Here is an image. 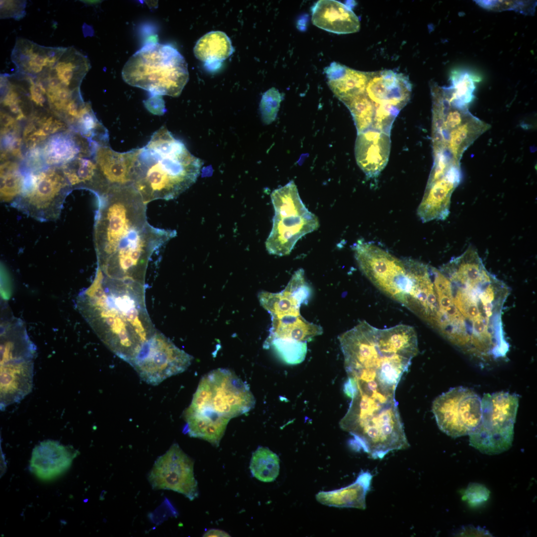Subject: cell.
<instances>
[{
    "mask_svg": "<svg viewBox=\"0 0 537 537\" xmlns=\"http://www.w3.org/2000/svg\"><path fill=\"white\" fill-rule=\"evenodd\" d=\"M78 453L72 446L56 441L45 440L33 448L30 468L39 478L50 480L67 470Z\"/></svg>",
    "mask_w": 537,
    "mask_h": 537,
    "instance_id": "44dd1931",
    "label": "cell"
},
{
    "mask_svg": "<svg viewBox=\"0 0 537 537\" xmlns=\"http://www.w3.org/2000/svg\"><path fill=\"white\" fill-rule=\"evenodd\" d=\"M351 398L339 426L353 437L351 443L355 449L381 459L391 451L410 447L395 391L358 381Z\"/></svg>",
    "mask_w": 537,
    "mask_h": 537,
    "instance_id": "5b68a950",
    "label": "cell"
},
{
    "mask_svg": "<svg viewBox=\"0 0 537 537\" xmlns=\"http://www.w3.org/2000/svg\"><path fill=\"white\" fill-rule=\"evenodd\" d=\"M279 458L268 448L259 447L252 453L250 469L253 477L264 482L275 480L279 472Z\"/></svg>",
    "mask_w": 537,
    "mask_h": 537,
    "instance_id": "e575fe53",
    "label": "cell"
},
{
    "mask_svg": "<svg viewBox=\"0 0 537 537\" xmlns=\"http://www.w3.org/2000/svg\"><path fill=\"white\" fill-rule=\"evenodd\" d=\"M77 119L84 135L87 137H93L103 130L89 103H85L80 111Z\"/></svg>",
    "mask_w": 537,
    "mask_h": 537,
    "instance_id": "7bdbcfd3",
    "label": "cell"
},
{
    "mask_svg": "<svg viewBox=\"0 0 537 537\" xmlns=\"http://www.w3.org/2000/svg\"><path fill=\"white\" fill-rule=\"evenodd\" d=\"M372 475L369 471H361L356 481L342 488L320 491L316 495L320 503L338 508H366L365 497L370 489Z\"/></svg>",
    "mask_w": 537,
    "mask_h": 537,
    "instance_id": "484cf974",
    "label": "cell"
},
{
    "mask_svg": "<svg viewBox=\"0 0 537 537\" xmlns=\"http://www.w3.org/2000/svg\"><path fill=\"white\" fill-rule=\"evenodd\" d=\"M464 499L468 500L472 505H477L486 501L489 496V491L484 485L472 483L469 484L465 491Z\"/></svg>",
    "mask_w": 537,
    "mask_h": 537,
    "instance_id": "f6af8a7d",
    "label": "cell"
},
{
    "mask_svg": "<svg viewBox=\"0 0 537 537\" xmlns=\"http://www.w3.org/2000/svg\"><path fill=\"white\" fill-rule=\"evenodd\" d=\"M18 126L15 125L4 129H0L2 141L1 159H5L7 154L17 158L21 157V145L22 139L18 133Z\"/></svg>",
    "mask_w": 537,
    "mask_h": 537,
    "instance_id": "b9f144b4",
    "label": "cell"
},
{
    "mask_svg": "<svg viewBox=\"0 0 537 537\" xmlns=\"http://www.w3.org/2000/svg\"><path fill=\"white\" fill-rule=\"evenodd\" d=\"M66 48L46 47L18 38L11 54L16 74L34 80L53 66Z\"/></svg>",
    "mask_w": 537,
    "mask_h": 537,
    "instance_id": "ffe728a7",
    "label": "cell"
},
{
    "mask_svg": "<svg viewBox=\"0 0 537 537\" xmlns=\"http://www.w3.org/2000/svg\"><path fill=\"white\" fill-rule=\"evenodd\" d=\"M432 412L439 429L447 435H469L481 420V399L470 389L454 387L434 400Z\"/></svg>",
    "mask_w": 537,
    "mask_h": 537,
    "instance_id": "9a60e30c",
    "label": "cell"
},
{
    "mask_svg": "<svg viewBox=\"0 0 537 537\" xmlns=\"http://www.w3.org/2000/svg\"><path fill=\"white\" fill-rule=\"evenodd\" d=\"M411 91L408 78L390 70L371 72L365 89V93L375 107H382L397 114L409 101Z\"/></svg>",
    "mask_w": 537,
    "mask_h": 537,
    "instance_id": "ac0fdd59",
    "label": "cell"
},
{
    "mask_svg": "<svg viewBox=\"0 0 537 537\" xmlns=\"http://www.w3.org/2000/svg\"><path fill=\"white\" fill-rule=\"evenodd\" d=\"M193 359L191 355L157 331L143 344L130 365L142 380L157 385L186 370Z\"/></svg>",
    "mask_w": 537,
    "mask_h": 537,
    "instance_id": "5bb4252c",
    "label": "cell"
},
{
    "mask_svg": "<svg viewBox=\"0 0 537 537\" xmlns=\"http://www.w3.org/2000/svg\"><path fill=\"white\" fill-rule=\"evenodd\" d=\"M353 250L366 278L387 296L404 305L411 280L403 260L363 240L354 244Z\"/></svg>",
    "mask_w": 537,
    "mask_h": 537,
    "instance_id": "4fadbf2b",
    "label": "cell"
},
{
    "mask_svg": "<svg viewBox=\"0 0 537 537\" xmlns=\"http://www.w3.org/2000/svg\"><path fill=\"white\" fill-rule=\"evenodd\" d=\"M509 294L469 246L440 268L431 267L417 294V315L464 354L496 360L509 349L502 320Z\"/></svg>",
    "mask_w": 537,
    "mask_h": 537,
    "instance_id": "6da1fadb",
    "label": "cell"
},
{
    "mask_svg": "<svg viewBox=\"0 0 537 537\" xmlns=\"http://www.w3.org/2000/svg\"><path fill=\"white\" fill-rule=\"evenodd\" d=\"M390 135L370 129L358 134L355 147L357 163L367 178L377 177L387 164Z\"/></svg>",
    "mask_w": 537,
    "mask_h": 537,
    "instance_id": "7402d4cb",
    "label": "cell"
},
{
    "mask_svg": "<svg viewBox=\"0 0 537 537\" xmlns=\"http://www.w3.org/2000/svg\"><path fill=\"white\" fill-rule=\"evenodd\" d=\"M90 68L88 58L73 47H70L66 48L56 63L49 68L41 76L56 78L63 87L75 90L79 89V87Z\"/></svg>",
    "mask_w": 537,
    "mask_h": 537,
    "instance_id": "83f0119b",
    "label": "cell"
},
{
    "mask_svg": "<svg viewBox=\"0 0 537 537\" xmlns=\"http://www.w3.org/2000/svg\"><path fill=\"white\" fill-rule=\"evenodd\" d=\"M270 197L274 215L266 249L272 255H288L300 238L318 228L319 220L304 204L293 180L274 190Z\"/></svg>",
    "mask_w": 537,
    "mask_h": 537,
    "instance_id": "9c48e42d",
    "label": "cell"
},
{
    "mask_svg": "<svg viewBox=\"0 0 537 537\" xmlns=\"http://www.w3.org/2000/svg\"><path fill=\"white\" fill-rule=\"evenodd\" d=\"M268 349L272 347L278 357L286 363L297 364L302 362L307 353V342L284 339H275L264 344Z\"/></svg>",
    "mask_w": 537,
    "mask_h": 537,
    "instance_id": "74e56055",
    "label": "cell"
},
{
    "mask_svg": "<svg viewBox=\"0 0 537 537\" xmlns=\"http://www.w3.org/2000/svg\"><path fill=\"white\" fill-rule=\"evenodd\" d=\"M25 178L16 163L7 161L0 166V199L11 204L20 195Z\"/></svg>",
    "mask_w": 537,
    "mask_h": 537,
    "instance_id": "d590c367",
    "label": "cell"
},
{
    "mask_svg": "<svg viewBox=\"0 0 537 537\" xmlns=\"http://www.w3.org/2000/svg\"><path fill=\"white\" fill-rule=\"evenodd\" d=\"M122 77L128 85L153 96L180 95L189 79L187 64L170 45L147 43L124 66Z\"/></svg>",
    "mask_w": 537,
    "mask_h": 537,
    "instance_id": "52a82bcc",
    "label": "cell"
},
{
    "mask_svg": "<svg viewBox=\"0 0 537 537\" xmlns=\"http://www.w3.org/2000/svg\"><path fill=\"white\" fill-rule=\"evenodd\" d=\"M43 156L48 164H65L75 159L78 155L88 156L89 145L81 139L77 140L70 133H59L52 136L43 149Z\"/></svg>",
    "mask_w": 537,
    "mask_h": 537,
    "instance_id": "f546056e",
    "label": "cell"
},
{
    "mask_svg": "<svg viewBox=\"0 0 537 537\" xmlns=\"http://www.w3.org/2000/svg\"><path fill=\"white\" fill-rule=\"evenodd\" d=\"M25 1L0 0V18L19 20L25 15Z\"/></svg>",
    "mask_w": 537,
    "mask_h": 537,
    "instance_id": "ee69618b",
    "label": "cell"
},
{
    "mask_svg": "<svg viewBox=\"0 0 537 537\" xmlns=\"http://www.w3.org/2000/svg\"><path fill=\"white\" fill-rule=\"evenodd\" d=\"M138 149L133 185L146 204L177 197L196 181L203 164L165 126Z\"/></svg>",
    "mask_w": 537,
    "mask_h": 537,
    "instance_id": "8992f818",
    "label": "cell"
},
{
    "mask_svg": "<svg viewBox=\"0 0 537 537\" xmlns=\"http://www.w3.org/2000/svg\"><path fill=\"white\" fill-rule=\"evenodd\" d=\"M203 537H230L226 532L218 529H211L203 534Z\"/></svg>",
    "mask_w": 537,
    "mask_h": 537,
    "instance_id": "bcb514c9",
    "label": "cell"
},
{
    "mask_svg": "<svg viewBox=\"0 0 537 537\" xmlns=\"http://www.w3.org/2000/svg\"><path fill=\"white\" fill-rule=\"evenodd\" d=\"M451 84L445 89L450 96L466 105L474 98L475 86L471 75L466 71L455 72L450 77Z\"/></svg>",
    "mask_w": 537,
    "mask_h": 537,
    "instance_id": "f35d334b",
    "label": "cell"
},
{
    "mask_svg": "<svg viewBox=\"0 0 537 537\" xmlns=\"http://www.w3.org/2000/svg\"><path fill=\"white\" fill-rule=\"evenodd\" d=\"M71 186L88 189L96 196L103 191V186L95 162L78 157L64 164L61 169Z\"/></svg>",
    "mask_w": 537,
    "mask_h": 537,
    "instance_id": "1f68e13d",
    "label": "cell"
},
{
    "mask_svg": "<svg viewBox=\"0 0 537 537\" xmlns=\"http://www.w3.org/2000/svg\"><path fill=\"white\" fill-rule=\"evenodd\" d=\"M258 298L261 305L271 317L298 316L300 315V306L304 303L295 293L286 287L278 293L261 291Z\"/></svg>",
    "mask_w": 537,
    "mask_h": 537,
    "instance_id": "d6a6232c",
    "label": "cell"
},
{
    "mask_svg": "<svg viewBox=\"0 0 537 537\" xmlns=\"http://www.w3.org/2000/svg\"><path fill=\"white\" fill-rule=\"evenodd\" d=\"M271 319L270 333L264 344L275 339L307 342L323 333V329L320 326L307 321L300 315L271 317Z\"/></svg>",
    "mask_w": 537,
    "mask_h": 537,
    "instance_id": "f1b7e54d",
    "label": "cell"
},
{
    "mask_svg": "<svg viewBox=\"0 0 537 537\" xmlns=\"http://www.w3.org/2000/svg\"><path fill=\"white\" fill-rule=\"evenodd\" d=\"M519 398L506 392L484 395L479 423L469 435L470 445L486 454L509 449L513 441Z\"/></svg>",
    "mask_w": 537,
    "mask_h": 537,
    "instance_id": "8fae6325",
    "label": "cell"
},
{
    "mask_svg": "<svg viewBox=\"0 0 537 537\" xmlns=\"http://www.w3.org/2000/svg\"><path fill=\"white\" fill-rule=\"evenodd\" d=\"M65 127L63 122L53 116L34 117L23 132L25 145L28 149L32 150L49 136Z\"/></svg>",
    "mask_w": 537,
    "mask_h": 537,
    "instance_id": "836d02e7",
    "label": "cell"
},
{
    "mask_svg": "<svg viewBox=\"0 0 537 537\" xmlns=\"http://www.w3.org/2000/svg\"><path fill=\"white\" fill-rule=\"evenodd\" d=\"M338 338L348 377L386 389L396 390L418 352L416 332L405 324L379 329L362 321Z\"/></svg>",
    "mask_w": 537,
    "mask_h": 537,
    "instance_id": "277c9868",
    "label": "cell"
},
{
    "mask_svg": "<svg viewBox=\"0 0 537 537\" xmlns=\"http://www.w3.org/2000/svg\"><path fill=\"white\" fill-rule=\"evenodd\" d=\"M96 198L93 236L97 267L106 278L146 285L154 252L177 232L148 222L147 204L133 185L109 189Z\"/></svg>",
    "mask_w": 537,
    "mask_h": 537,
    "instance_id": "7a4b0ae2",
    "label": "cell"
},
{
    "mask_svg": "<svg viewBox=\"0 0 537 537\" xmlns=\"http://www.w3.org/2000/svg\"><path fill=\"white\" fill-rule=\"evenodd\" d=\"M193 467L192 459L174 444L155 461L148 479L154 489L172 490L193 500L198 496Z\"/></svg>",
    "mask_w": 537,
    "mask_h": 537,
    "instance_id": "2e32d148",
    "label": "cell"
},
{
    "mask_svg": "<svg viewBox=\"0 0 537 537\" xmlns=\"http://www.w3.org/2000/svg\"><path fill=\"white\" fill-rule=\"evenodd\" d=\"M460 179V165H452L439 174H430L417 209V215L423 222L444 220L448 217L452 193Z\"/></svg>",
    "mask_w": 537,
    "mask_h": 537,
    "instance_id": "e0dca14e",
    "label": "cell"
},
{
    "mask_svg": "<svg viewBox=\"0 0 537 537\" xmlns=\"http://www.w3.org/2000/svg\"><path fill=\"white\" fill-rule=\"evenodd\" d=\"M139 149L120 153L105 145L95 151V162L104 193L108 189L133 185Z\"/></svg>",
    "mask_w": 537,
    "mask_h": 537,
    "instance_id": "d6986e66",
    "label": "cell"
},
{
    "mask_svg": "<svg viewBox=\"0 0 537 537\" xmlns=\"http://www.w3.org/2000/svg\"><path fill=\"white\" fill-rule=\"evenodd\" d=\"M324 71L329 87L342 102L365 93L371 74L354 70L335 62L325 68Z\"/></svg>",
    "mask_w": 537,
    "mask_h": 537,
    "instance_id": "d4e9b609",
    "label": "cell"
},
{
    "mask_svg": "<svg viewBox=\"0 0 537 537\" xmlns=\"http://www.w3.org/2000/svg\"><path fill=\"white\" fill-rule=\"evenodd\" d=\"M0 339V406L19 402L32 391L34 344L22 323L14 320L5 326Z\"/></svg>",
    "mask_w": 537,
    "mask_h": 537,
    "instance_id": "ba28073f",
    "label": "cell"
},
{
    "mask_svg": "<svg viewBox=\"0 0 537 537\" xmlns=\"http://www.w3.org/2000/svg\"><path fill=\"white\" fill-rule=\"evenodd\" d=\"M483 8L494 11L514 10L526 15L534 14L537 1L535 0H475Z\"/></svg>",
    "mask_w": 537,
    "mask_h": 537,
    "instance_id": "ab89813d",
    "label": "cell"
},
{
    "mask_svg": "<svg viewBox=\"0 0 537 537\" xmlns=\"http://www.w3.org/2000/svg\"><path fill=\"white\" fill-rule=\"evenodd\" d=\"M229 37L223 32L211 31L201 37L194 47L197 59L209 68L216 69L234 52Z\"/></svg>",
    "mask_w": 537,
    "mask_h": 537,
    "instance_id": "4dcf8cb0",
    "label": "cell"
},
{
    "mask_svg": "<svg viewBox=\"0 0 537 537\" xmlns=\"http://www.w3.org/2000/svg\"><path fill=\"white\" fill-rule=\"evenodd\" d=\"M311 11L313 24L327 31L344 34L357 32L360 29L358 17L349 6L340 1L318 0Z\"/></svg>",
    "mask_w": 537,
    "mask_h": 537,
    "instance_id": "603a6c76",
    "label": "cell"
},
{
    "mask_svg": "<svg viewBox=\"0 0 537 537\" xmlns=\"http://www.w3.org/2000/svg\"><path fill=\"white\" fill-rule=\"evenodd\" d=\"M490 127V125L471 114L460 125L433 142V153H442L454 163L460 164L464 151Z\"/></svg>",
    "mask_w": 537,
    "mask_h": 537,
    "instance_id": "cb8c5ba5",
    "label": "cell"
},
{
    "mask_svg": "<svg viewBox=\"0 0 537 537\" xmlns=\"http://www.w3.org/2000/svg\"><path fill=\"white\" fill-rule=\"evenodd\" d=\"M343 102L353 116L358 134L371 129L375 107L365 92Z\"/></svg>",
    "mask_w": 537,
    "mask_h": 537,
    "instance_id": "8d00e7d4",
    "label": "cell"
},
{
    "mask_svg": "<svg viewBox=\"0 0 537 537\" xmlns=\"http://www.w3.org/2000/svg\"><path fill=\"white\" fill-rule=\"evenodd\" d=\"M62 170L49 168L25 178L20 195L11 204L25 215L44 222L59 218L72 189Z\"/></svg>",
    "mask_w": 537,
    "mask_h": 537,
    "instance_id": "7c38bea8",
    "label": "cell"
},
{
    "mask_svg": "<svg viewBox=\"0 0 537 537\" xmlns=\"http://www.w3.org/2000/svg\"><path fill=\"white\" fill-rule=\"evenodd\" d=\"M146 285L105 278L97 268L78 306L102 342L129 364L156 331L146 309Z\"/></svg>",
    "mask_w": 537,
    "mask_h": 537,
    "instance_id": "3957f363",
    "label": "cell"
},
{
    "mask_svg": "<svg viewBox=\"0 0 537 537\" xmlns=\"http://www.w3.org/2000/svg\"><path fill=\"white\" fill-rule=\"evenodd\" d=\"M255 402L247 383L232 371L220 368L202 377L188 408L230 420L251 410Z\"/></svg>",
    "mask_w": 537,
    "mask_h": 537,
    "instance_id": "30bf717a",
    "label": "cell"
},
{
    "mask_svg": "<svg viewBox=\"0 0 537 537\" xmlns=\"http://www.w3.org/2000/svg\"><path fill=\"white\" fill-rule=\"evenodd\" d=\"M283 97V95L274 88L264 93L260 108L263 121L265 124H269L275 119Z\"/></svg>",
    "mask_w": 537,
    "mask_h": 537,
    "instance_id": "60d3db41",
    "label": "cell"
},
{
    "mask_svg": "<svg viewBox=\"0 0 537 537\" xmlns=\"http://www.w3.org/2000/svg\"><path fill=\"white\" fill-rule=\"evenodd\" d=\"M185 421L183 432L217 447L230 420L215 413L188 408L183 412Z\"/></svg>",
    "mask_w": 537,
    "mask_h": 537,
    "instance_id": "4316f807",
    "label": "cell"
}]
</instances>
